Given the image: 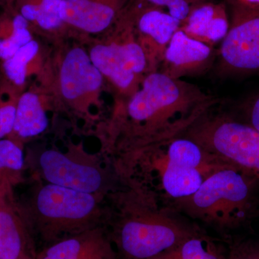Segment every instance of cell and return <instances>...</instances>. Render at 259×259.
<instances>
[{
	"instance_id": "obj_1",
	"label": "cell",
	"mask_w": 259,
	"mask_h": 259,
	"mask_svg": "<svg viewBox=\"0 0 259 259\" xmlns=\"http://www.w3.org/2000/svg\"><path fill=\"white\" fill-rule=\"evenodd\" d=\"M219 102L194 83L160 71L150 73L137 92L117 107L114 136L123 152L172 139Z\"/></svg>"
},
{
	"instance_id": "obj_2",
	"label": "cell",
	"mask_w": 259,
	"mask_h": 259,
	"mask_svg": "<svg viewBox=\"0 0 259 259\" xmlns=\"http://www.w3.org/2000/svg\"><path fill=\"white\" fill-rule=\"evenodd\" d=\"M129 164H139L149 189L143 197L161 208L187 198L214 172L231 163L178 136L124 152Z\"/></svg>"
},
{
	"instance_id": "obj_3",
	"label": "cell",
	"mask_w": 259,
	"mask_h": 259,
	"mask_svg": "<svg viewBox=\"0 0 259 259\" xmlns=\"http://www.w3.org/2000/svg\"><path fill=\"white\" fill-rule=\"evenodd\" d=\"M259 180L231 164L207 177L195 193L170 206V210L220 232L236 229L258 217Z\"/></svg>"
},
{
	"instance_id": "obj_4",
	"label": "cell",
	"mask_w": 259,
	"mask_h": 259,
	"mask_svg": "<svg viewBox=\"0 0 259 259\" xmlns=\"http://www.w3.org/2000/svg\"><path fill=\"white\" fill-rule=\"evenodd\" d=\"M113 241L124 259H150L169 249L200 228L179 219L177 212L158 207L141 197L125 206Z\"/></svg>"
},
{
	"instance_id": "obj_5",
	"label": "cell",
	"mask_w": 259,
	"mask_h": 259,
	"mask_svg": "<svg viewBox=\"0 0 259 259\" xmlns=\"http://www.w3.org/2000/svg\"><path fill=\"white\" fill-rule=\"evenodd\" d=\"M135 2L88 51L94 65L120 99L117 107L137 92L148 74L147 59L135 29Z\"/></svg>"
},
{
	"instance_id": "obj_6",
	"label": "cell",
	"mask_w": 259,
	"mask_h": 259,
	"mask_svg": "<svg viewBox=\"0 0 259 259\" xmlns=\"http://www.w3.org/2000/svg\"><path fill=\"white\" fill-rule=\"evenodd\" d=\"M97 194L48 183L37 190L31 216L44 241L52 243L65 237L97 228Z\"/></svg>"
},
{
	"instance_id": "obj_7",
	"label": "cell",
	"mask_w": 259,
	"mask_h": 259,
	"mask_svg": "<svg viewBox=\"0 0 259 259\" xmlns=\"http://www.w3.org/2000/svg\"><path fill=\"white\" fill-rule=\"evenodd\" d=\"M216 106L181 136L259 180V131Z\"/></svg>"
},
{
	"instance_id": "obj_8",
	"label": "cell",
	"mask_w": 259,
	"mask_h": 259,
	"mask_svg": "<svg viewBox=\"0 0 259 259\" xmlns=\"http://www.w3.org/2000/svg\"><path fill=\"white\" fill-rule=\"evenodd\" d=\"M104 80L82 47L73 46L61 54L55 88L63 103L71 110L87 113L90 107L97 105Z\"/></svg>"
},
{
	"instance_id": "obj_9",
	"label": "cell",
	"mask_w": 259,
	"mask_h": 259,
	"mask_svg": "<svg viewBox=\"0 0 259 259\" xmlns=\"http://www.w3.org/2000/svg\"><path fill=\"white\" fill-rule=\"evenodd\" d=\"M229 3L231 22L220 49L221 68L228 72L259 71V6Z\"/></svg>"
},
{
	"instance_id": "obj_10",
	"label": "cell",
	"mask_w": 259,
	"mask_h": 259,
	"mask_svg": "<svg viewBox=\"0 0 259 259\" xmlns=\"http://www.w3.org/2000/svg\"><path fill=\"white\" fill-rule=\"evenodd\" d=\"M10 180L0 183V259H36L32 226Z\"/></svg>"
},
{
	"instance_id": "obj_11",
	"label": "cell",
	"mask_w": 259,
	"mask_h": 259,
	"mask_svg": "<svg viewBox=\"0 0 259 259\" xmlns=\"http://www.w3.org/2000/svg\"><path fill=\"white\" fill-rule=\"evenodd\" d=\"M135 29L148 64V74L159 69L165 51L181 22L159 7L143 0L135 3Z\"/></svg>"
},
{
	"instance_id": "obj_12",
	"label": "cell",
	"mask_w": 259,
	"mask_h": 259,
	"mask_svg": "<svg viewBox=\"0 0 259 259\" xmlns=\"http://www.w3.org/2000/svg\"><path fill=\"white\" fill-rule=\"evenodd\" d=\"M39 163L49 183L96 194L103 187L102 170L91 162L83 161L69 153L47 150L42 153Z\"/></svg>"
},
{
	"instance_id": "obj_13",
	"label": "cell",
	"mask_w": 259,
	"mask_h": 259,
	"mask_svg": "<svg viewBox=\"0 0 259 259\" xmlns=\"http://www.w3.org/2000/svg\"><path fill=\"white\" fill-rule=\"evenodd\" d=\"M134 0H62L66 26L90 34L105 33Z\"/></svg>"
},
{
	"instance_id": "obj_14",
	"label": "cell",
	"mask_w": 259,
	"mask_h": 259,
	"mask_svg": "<svg viewBox=\"0 0 259 259\" xmlns=\"http://www.w3.org/2000/svg\"><path fill=\"white\" fill-rule=\"evenodd\" d=\"M215 58L213 47L194 40L179 29L170 40L158 71L175 79L202 74Z\"/></svg>"
},
{
	"instance_id": "obj_15",
	"label": "cell",
	"mask_w": 259,
	"mask_h": 259,
	"mask_svg": "<svg viewBox=\"0 0 259 259\" xmlns=\"http://www.w3.org/2000/svg\"><path fill=\"white\" fill-rule=\"evenodd\" d=\"M110 238L100 228L65 237L51 243L36 259H117Z\"/></svg>"
},
{
	"instance_id": "obj_16",
	"label": "cell",
	"mask_w": 259,
	"mask_h": 259,
	"mask_svg": "<svg viewBox=\"0 0 259 259\" xmlns=\"http://www.w3.org/2000/svg\"><path fill=\"white\" fill-rule=\"evenodd\" d=\"M229 28L226 5L211 1L194 8L180 26L188 36L211 47L223 41Z\"/></svg>"
},
{
	"instance_id": "obj_17",
	"label": "cell",
	"mask_w": 259,
	"mask_h": 259,
	"mask_svg": "<svg viewBox=\"0 0 259 259\" xmlns=\"http://www.w3.org/2000/svg\"><path fill=\"white\" fill-rule=\"evenodd\" d=\"M48 125L49 119L38 94L32 90L20 94L11 134L14 139H11L18 142V140L35 137L44 133Z\"/></svg>"
},
{
	"instance_id": "obj_18",
	"label": "cell",
	"mask_w": 259,
	"mask_h": 259,
	"mask_svg": "<svg viewBox=\"0 0 259 259\" xmlns=\"http://www.w3.org/2000/svg\"><path fill=\"white\" fill-rule=\"evenodd\" d=\"M150 259H228V251L200 228L179 244Z\"/></svg>"
},
{
	"instance_id": "obj_19",
	"label": "cell",
	"mask_w": 259,
	"mask_h": 259,
	"mask_svg": "<svg viewBox=\"0 0 259 259\" xmlns=\"http://www.w3.org/2000/svg\"><path fill=\"white\" fill-rule=\"evenodd\" d=\"M31 27L16 10L0 15V64L31 41Z\"/></svg>"
},
{
	"instance_id": "obj_20",
	"label": "cell",
	"mask_w": 259,
	"mask_h": 259,
	"mask_svg": "<svg viewBox=\"0 0 259 259\" xmlns=\"http://www.w3.org/2000/svg\"><path fill=\"white\" fill-rule=\"evenodd\" d=\"M62 0H17L15 8L30 24L46 30L56 31L66 26L61 15Z\"/></svg>"
},
{
	"instance_id": "obj_21",
	"label": "cell",
	"mask_w": 259,
	"mask_h": 259,
	"mask_svg": "<svg viewBox=\"0 0 259 259\" xmlns=\"http://www.w3.org/2000/svg\"><path fill=\"white\" fill-rule=\"evenodd\" d=\"M39 44L32 39L31 41L24 46L1 66L5 80L23 91L29 75L31 71L32 63L38 54Z\"/></svg>"
},
{
	"instance_id": "obj_22",
	"label": "cell",
	"mask_w": 259,
	"mask_h": 259,
	"mask_svg": "<svg viewBox=\"0 0 259 259\" xmlns=\"http://www.w3.org/2000/svg\"><path fill=\"white\" fill-rule=\"evenodd\" d=\"M23 166V150L18 142L11 139L0 140V183L8 180L15 184Z\"/></svg>"
},
{
	"instance_id": "obj_23",
	"label": "cell",
	"mask_w": 259,
	"mask_h": 259,
	"mask_svg": "<svg viewBox=\"0 0 259 259\" xmlns=\"http://www.w3.org/2000/svg\"><path fill=\"white\" fill-rule=\"evenodd\" d=\"M21 93V90L6 80L0 83V140L13 132L17 104Z\"/></svg>"
},
{
	"instance_id": "obj_24",
	"label": "cell",
	"mask_w": 259,
	"mask_h": 259,
	"mask_svg": "<svg viewBox=\"0 0 259 259\" xmlns=\"http://www.w3.org/2000/svg\"><path fill=\"white\" fill-rule=\"evenodd\" d=\"M148 4L163 8L168 14L180 20L181 23L198 5L210 0H143Z\"/></svg>"
},
{
	"instance_id": "obj_25",
	"label": "cell",
	"mask_w": 259,
	"mask_h": 259,
	"mask_svg": "<svg viewBox=\"0 0 259 259\" xmlns=\"http://www.w3.org/2000/svg\"><path fill=\"white\" fill-rule=\"evenodd\" d=\"M228 259H259V239L233 242L228 250Z\"/></svg>"
},
{
	"instance_id": "obj_26",
	"label": "cell",
	"mask_w": 259,
	"mask_h": 259,
	"mask_svg": "<svg viewBox=\"0 0 259 259\" xmlns=\"http://www.w3.org/2000/svg\"><path fill=\"white\" fill-rule=\"evenodd\" d=\"M245 113V120L243 122L259 131V95L250 101Z\"/></svg>"
},
{
	"instance_id": "obj_27",
	"label": "cell",
	"mask_w": 259,
	"mask_h": 259,
	"mask_svg": "<svg viewBox=\"0 0 259 259\" xmlns=\"http://www.w3.org/2000/svg\"><path fill=\"white\" fill-rule=\"evenodd\" d=\"M17 0H0V5L4 8V10L15 9Z\"/></svg>"
},
{
	"instance_id": "obj_28",
	"label": "cell",
	"mask_w": 259,
	"mask_h": 259,
	"mask_svg": "<svg viewBox=\"0 0 259 259\" xmlns=\"http://www.w3.org/2000/svg\"><path fill=\"white\" fill-rule=\"evenodd\" d=\"M237 1L248 6H259V0H237Z\"/></svg>"
},
{
	"instance_id": "obj_29",
	"label": "cell",
	"mask_w": 259,
	"mask_h": 259,
	"mask_svg": "<svg viewBox=\"0 0 259 259\" xmlns=\"http://www.w3.org/2000/svg\"><path fill=\"white\" fill-rule=\"evenodd\" d=\"M258 217H259V213H258Z\"/></svg>"
}]
</instances>
